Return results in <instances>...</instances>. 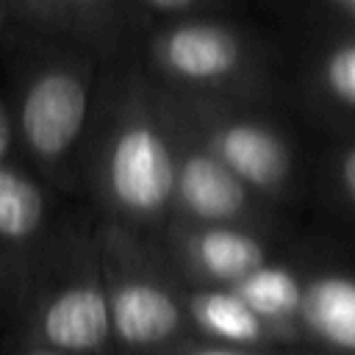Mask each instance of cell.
Instances as JSON below:
<instances>
[{"label":"cell","instance_id":"3957f363","mask_svg":"<svg viewBox=\"0 0 355 355\" xmlns=\"http://www.w3.org/2000/svg\"><path fill=\"white\" fill-rule=\"evenodd\" d=\"M175 172L169 144L139 111L114 122L94 158L100 197L130 219H150L172 200Z\"/></svg>","mask_w":355,"mask_h":355},{"label":"cell","instance_id":"9a60e30c","mask_svg":"<svg viewBox=\"0 0 355 355\" xmlns=\"http://www.w3.org/2000/svg\"><path fill=\"white\" fill-rule=\"evenodd\" d=\"M47 3H50L55 28H61V25H67L72 17L92 14V11H97L100 6H105L108 0H47Z\"/></svg>","mask_w":355,"mask_h":355},{"label":"cell","instance_id":"e0dca14e","mask_svg":"<svg viewBox=\"0 0 355 355\" xmlns=\"http://www.w3.org/2000/svg\"><path fill=\"white\" fill-rule=\"evenodd\" d=\"M341 180H344L349 197L355 200V150H349L347 158H344V164H341Z\"/></svg>","mask_w":355,"mask_h":355},{"label":"cell","instance_id":"7402d4cb","mask_svg":"<svg viewBox=\"0 0 355 355\" xmlns=\"http://www.w3.org/2000/svg\"><path fill=\"white\" fill-rule=\"evenodd\" d=\"M3 25H6V17H3V11H0V28H3Z\"/></svg>","mask_w":355,"mask_h":355},{"label":"cell","instance_id":"ba28073f","mask_svg":"<svg viewBox=\"0 0 355 355\" xmlns=\"http://www.w3.org/2000/svg\"><path fill=\"white\" fill-rule=\"evenodd\" d=\"M297 316L322 344L355 352V277L322 275L302 286Z\"/></svg>","mask_w":355,"mask_h":355},{"label":"cell","instance_id":"d6986e66","mask_svg":"<svg viewBox=\"0 0 355 355\" xmlns=\"http://www.w3.org/2000/svg\"><path fill=\"white\" fill-rule=\"evenodd\" d=\"M189 355H250L241 347H205V349H194Z\"/></svg>","mask_w":355,"mask_h":355},{"label":"cell","instance_id":"52a82bcc","mask_svg":"<svg viewBox=\"0 0 355 355\" xmlns=\"http://www.w3.org/2000/svg\"><path fill=\"white\" fill-rule=\"evenodd\" d=\"M180 205L205 222L233 219L244 208V183L214 155H189L175 172Z\"/></svg>","mask_w":355,"mask_h":355},{"label":"cell","instance_id":"6da1fadb","mask_svg":"<svg viewBox=\"0 0 355 355\" xmlns=\"http://www.w3.org/2000/svg\"><path fill=\"white\" fill-rule=\"evenodd\" d=\"M11 64L8 100L3 103L11 119L14 155L39 180H61L89 133V69L47 47H22L19 39Z\"/></svg>","mask_w":355,"mask_h":355},{"label":"cell","instance_id":"7a4b0ae2","mask_svg":"<svg viewBox=\"0 0 355 355\" xmlns=\"http://www.w3.org/2000/svg\"><path fill=\"white\" fill-rule=\"evenodd\" d=\"M17 344H42L69 355H105L111 341L100 261L80 244L47 239L6 311Z\"/></svg>","mask_w":355,"mask_h":355},{"label":"cell","instance_id":"8fae6325","mask_svg":"<svg viewBox=\"0 0 355 355\" xmlns=\"http://www.w3.org/2000/svg\"><path fill=\"white\" fill-rule=\"evenodd\" d=\"M189 252L208 277L227 286L266 263L261 244L252 236L230 227H208L197 233L189 244Z\"/></svg>","mask_w":355,"mask_h":355},{"label":"cell","instance_id":"5b68a950","mask_svg":"<svg viewBox=\"0 0 355 355\" xmlns=\"http://www.w3.org/2000/svg\"><path fill=\"white\" fill-rule=\"evenodd\" d=\"M103 283L108 297L111 341L119 349L150 352L178 333L183 313L161 283L133 269H122L114 258H108L103 269Z\"/></svg>","mask_w":355,"mask_h":355},{"label":"cell","instance_id":"8992f818","mask_svg":"<svg viewBox=\"0 0 355 355\" xmlns=\"http://www.w3.org/2000/svg\"><path fill=\"white\" fill-rule=\"evenodd\" d=\"M158 61L178 78L211 80L227 75L239 61L236 39L216 25H180L172 28L155 47Z\"/></svg>","mask_w":355,"mask_h":355},{"label":"cell","instance_id":"277c9868","mask_svg":"<svg viewBox=\"0 0 355 355\" xmlns=\"http://www.w3.org/2000/svg\"><path fill=\"white\" fill-rule=\"evenodd\" d=\"M53 236L50 194L17 155L0 164V311L6 313Z\"/></svg>","mask_w":355,"mask_h":355},{"label":"cell","instance_id":"9c48e42d","mask_svg":"<svg viewBox=\"0 0 355 355\" xmlns=\"http://www.w3.org/2000/svg\"><path fill=\"white\" fill-rule=\"evenodd\" d=\"M214 155L239 178L252 186H275L288 169V155L280 139L250 122H236L214 133Z\"/></svg>","mask_w":355,"mask_h":355},{"label":"cell","instance_id":"44dd1931","mask_svg":"<svg viewBox=\"0 0 355 355\" xmlns=\"http://www.w3.org/2000/svg\"><path fill=\"white\" fill-rule=\"evenodd\" d=\"M330 3H336L338 8H344L347 14H352V17H355V0H330Z\"/></svg>","mask_w":355,"mask_h":355},{"label":"cell","instance_id":"ac0fdd59","mask_svg":"<svg viewBox=\"0 0 355 355\" xmlns=\"http://www.w3.org/2000/svg\"><path fill=\"white\" fill-rule=\"evenodd\" d=\"M8 355H69V352L50 349V347H42V344H17L14 341V349Z\"/></svg>","mask_w":355,"mask_h":355},{"label":"cell","instance_id":"4fadbf2b","mask_svg":"<svg viewBox=\"0 0 355 355\" xmlns=\"http://www.w3.org/2000/svg\"><path fill=\"white\" fill-rule=\"evenodd\" d=\"M324 83L338 100H344L347 105H355V42L344 44L327 55Z\"/></svg>","mask_w":355,"mask_h":355},{"label":"cell","instance_id":"ffe728a7","mask_svg":"<svg viewBox=\"0 0 355 355\" xmlns=\"http://www.w3.org/2000/svg\"><path fill=\"white\" fill-rule=\"evenodd\" d=\"M144 3L153 6V8H161V11H178V8H186L194 0H144Z\"/></svg>","mask_w":355,"mask_h":355},{"label":"cell","instance_id":"2e32d148","mask_svg":"<svg viewBox=\"0 0 355 355\" xmlns=\"http://www.w3.org/2000/svg\"><path fill=\"white\" fill-rule=\"evenodd\" d=\"M6 158H14V133H11V119H8L6 103L0 100V164Z\"/></svg>","mask_w":355,"mask_h":355},{"label":"cell","instance_id":"5bb4252c","mask_svg":"<svg viewBox=\"0 0 355 355\" xmlns=\"http://www.w3.org/2000/svg\"><path fill=\"white\" fill-rule=\"evenodd\" d=\"M0 11H3L6 22H14L19 28H36V31L55 28L47 0H0Z\"/></svg>","mask_w":355,"mask_h":355},{"label":"cell","instance_id":"7c38bea8","mask_svg":"<svg viewBox=\"0 0 355 355\" xmlns=\"http://www.w3.org/2000/svg\"><path fill=\"white\" fill-rule=\"evenodd\" d=\"M252 313H258L269 327L272 324H283L291 316H297L300 311V297H302V286L300 280L286 269V266H272V263H261L258 269H252L250 275H244L241 280H236L230 286Z\"/></svg>","mask_w":355,"mask_h":355},{"label":"cell","instance_id":"30bf717a","mask_svg":"<svg viewBox=\"0 0 355 355\" xmlns=\"http://www.w3.org/2000/svg\"><path fill=\"white\" fill-rule=\"evenodd\" d=\"M189 311L205 336L227 347H250L272 336V327L258 313H252L233 288L200 291L189 300Z\"/></svg>","mask_w":355,"mask_h":355}]
</instances>
